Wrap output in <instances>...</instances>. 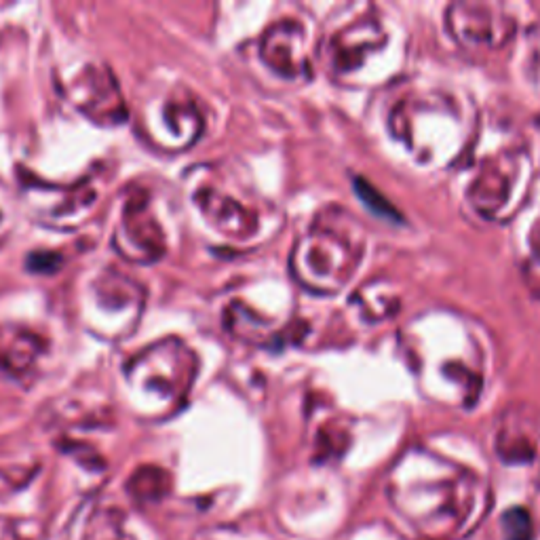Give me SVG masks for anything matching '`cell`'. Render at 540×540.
Segmentation results:
<instances>
[{"label":"cell","mask_w":540,"mask_h":540,"mask_svg":"<svg viewBox=\"0 0 540 540\" xmlns=\"http://www.w3.org/2000/svg\"><path fill=\"white\" fill-rule=\"evenodd\" d=\"M41 355L34 334L22 327H0V376L19 378L28 374Z\"/></svg>","instance_id":"1"},{"label":"cell","mask_w":540,"mask_h":540,"mask_svg":"<svg viewBox=\"0 0 540 540\" xmlns=\"http://www.w3.org/2000/svg\"><path fill=\"white\" fill-rule=\"evenodd\" d=\"M144 203L140 201H131L127 205L125 218H123V237L125 241L135 245V254L133 260H157L163 254V235L154 222V218L144 216Z\"/></svg>","instance_id":"2"},{"label":"cell","mask_w":540,"mask_h":540,"mask_svg":"<svg viewBox=\"0 0 540 540\" xmlns=\"http://www.w3.org/2000/svg\"><path fill=\"white\" fill-rule=\"evenodd\" d=\"M507 540H532V522L524 509L507 511L503 517Z\"/></svg>","instance_id":"3"},{"label":"cell","mask_w":540,"mask_h":540,"mask_svg":"<svg viewBox=\"0 0 540 540\" xmlns=\"http://www.w3.org/2000/svg\"><path fill=\"white\" fill-rule=\"evenodd\" d=\"M0 186H3V184H0ZM9 228H11V218H9V211H7L5 192H3V188H0V243L7 239Z\"/></svg>","instance_id":"4"}]
</instances>
